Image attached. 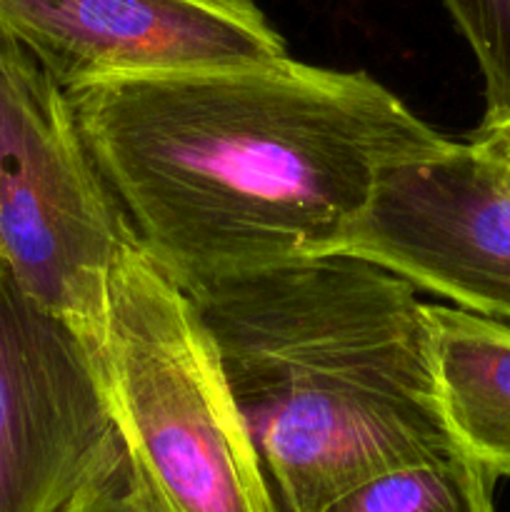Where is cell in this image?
Masks as SVG:
<instances>
[{
	"mask_svg": "<svg viewBox=\"0 0 510 512\" xmlns=\"http://www.w3.org/2000/svg\"><path fill=\"white\" fill-rule=\"evenodd\" d=\"M128 483L100 365L0 273V512H83Z\"/></svg>",
	"mask_w": 510,
	"mask_h": 512,
	"instance_id": "cell-5",
	"label": "cell"
},
{
	"mask_svg": "<svg viewBox=\"0 0 510 512\" xmlns=\"http://www.w3.org/2000/svg\"><path fill=\"white\" fill-rule=\"evenodd\" d=\"M130 235L63 88L43 73L20 103L0 158V263L98 353L110 275Z\"/></svg>",
	"mask_w": 510,
	"mask_h": 512,
	"instance_id": "cell-4",
	"label": "cell"
},
{
	"mask_svg": "<svg viewBox=\"0 0 510 512\" xmlns=\"http://www.w3.org/2000/svg\"><path fill=\"white\" fill-rule=\"evenodd\" d=\"M438 405L450 438L495 478H510V325L430 305Z\"/></svg>",
	"mask_w": 510,
	"mask_h": 512,
	"instance_id": "cell-8",
	"label": "cell"
},
{
	"mask_svg": "<svg viewBox=\"0 0 510 512\" xmlns=\"http://www.w3.org/2000/svg\"><path fill=\"white\" fill-rule=\"evenodd\" d=\"M335 253L510 323V175L470 143L390 165Z\"/></svg>",
	"mask_w": 510,
	"mask_h": 512,
	"instance_id": "cell-6",
	"label": "cell"
},
{
	"mask_svg": "<svg viewBox=\"0 0 510 512\" xmlns=\"http://www.w3.org/2000/svg\"><path fill=\"white\" fill-rule=\"evenodd\" d=\"M43 73L38 60L0 25V158L20 103Z\"/></svg>",
	"mask_w": 510,
	"mask_h": 512,
	"instance_id": "cell-11",
	"label": "cell"
},
{
	"mask_svg": "<svg viewBox=\"0 0 510 512\" xmlns=\"http://www.w3.org/2000/svg\"><path fill=\"white\" fill-rule=\"evenodd\" d=\"M95 358L145 512H280L195 300L133 235L110 275Z\"/></svg>",
	"mask_w": 510,
	"mask_h": 512,
	"instance_id": "cell-3",
	"label": "cell"
},
{
	"mask_svg": "<svg viewBox=\"0 0 510 512\" xmlns=\"http://www.w3.org/2000/svg\"><path fill=\"white\" fill-rule=\"evenodd\" d=\"M190 298L283 512H320L458 448L438 405L428 303L408 280L333 253Z\"/></svg>",
	"mask_w": 510,
	"mask_h": 512,
	"instance_id": "cell-2",
	"label": "cell"
},
{
	"mask_svg": "<svg viewBox=\"0 0 510 512\" xmlns=\"http://www.w3.org/2000/svg\"><path fill=\"white\" fill-rule=\"evenodd\" d=\"M483 75L480 125L510 120V0H443Z\"/></svg>",
	"mask_w": 510,
	"mask_h": 512,
	"instance_id": "cell-10",
	"label": "cell"
},
{
	"mask_svg": "<svg viewBox=\"0 0 510 512\" xmlns=\"http://www.w3.org/2000/svg\"><path fill=\"white\" fill-rule=\"evenodd\" d=\"M495 475L460 448L358 485L320 512H495Z\"/></svg>",
	"mask_w": 510,
	"mask_h": 512,
	"instance_id": "cell-9",
	"label": "cell"
},
{
	"mask_svg": "<svg viewBox=\"0 0 510 512\" xmlns=\"http://www.w3.org/2000/svg\"><path fill=\"white\" fill-rule=\"evenodd\" d=\"M0 25L63 90L288 55L255 0H0Z\"/></svg>",
	"mask_w": 510,
	"mask_h": 512,
	"instance_id": "cell-7",
	"label": "cell"
},
{
	"mask_svg": "<svg viewBox=\"0 0 510 512\" xmlns=\"http://www.w3.org/2000/svg\"><path fill=\"white\" fill-rule=\"evenodd\" d=\"M63 93L135 243L188 295L333 255L390 165L450 140L373 75L290 55Z\"/></svg>",
	"mask_w": 510,
	"mask_h": 512,
	"instance_id": "cell-1",
	"label": "cell"
},
{
	"mask_svg": "<svg viewBox=\"0 0 510 512\" xmlns=\"http://www.w3.org/2000/svg\"><path fill=\"white\" fill-rule=\"evenodd\" d=\"M83 512H145L143 505H140L138 495L130 488V478L123 488L113 490V493L103 495L100 500H95L88 510Z\"/></svg>",
	"mask_w": 510,
	"mask_h": 512,
	"instance_id": "cell-13",
	"label": "cell"
},
{
	"mask_svg": "<svg viewBox=\"0 0 510 512\" xmlns=\"http://www.w3.org/2000/svg\"><path fill=\"white\" fill-rule=\"evenodd\" d=\"M3 270H5V268H3V263H0V273H3Z\"/></svg>",
	"mask_w": 510,
	"mask_h": 512,
	"instance_id": "cell-14",
	"label": "cell"
},
{
	"mask_svg": "<svg viewBox=\"0 0 510 512\" xmlns=\"http://www.w3.org/2000/svg\"><path fill=\"white\" fill-rule=\"evenodd\" d=\"M503 170H505V168H503ZM508 175H510V170H508Z\"/></svg>",
	"mask_w": 510,
	"mask_h": 512,
	"instance_id": "cell-15",
	"label": "cell"
},
{
	"mask_svg": "<svg viewBox=\"0 0 510 512\" xmlns=\"http://www.w3.org/2000/svg\"><path fill=\"white\" fill-rule=\"evenodd\" d=\"M468 143L485 158L493 160L495 165L510 170V120L495 125H478Z\"/></svg>",
	"mask_w": 510,
	"mask_h": 512,
	"instance_id": "cell-12",
	"label": "cell"
}]
</instances>
